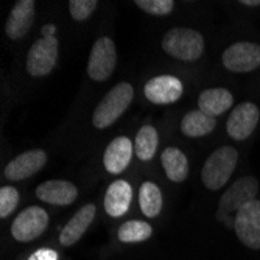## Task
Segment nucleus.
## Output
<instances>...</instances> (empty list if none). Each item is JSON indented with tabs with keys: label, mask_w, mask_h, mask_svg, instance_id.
I'll return each mask as SVG.
<instances>
[{
	"label": "nucleus",
	"mask_w": 260,
	"mask_h": 260,
	"mask_svg": "<svg viewBox=\"0 0 260 260\" xmlns=\"http://www.w3.org/2000/svg\"><path fill=\"white\" fill-rule=\"evenodd\" d=\"M234 105L232 93L224 87L206 89L198 97V109L210 117H218Z\"/></svg>",
	"instance_id": "obj_18"
},
{
	"label": "nucleus",
	"mask_w": 260,
	"mask_h": 260,
	"mask_svg": "<svg viewBox=\"0 0 260 260\" xmlns=\"http://www.w3.org/2000/svg\"><path fill=\"white\" fill-rule=\"evenodd\" d=\"M223 66L237 74L252 72L260 67V45L254 42H237L229 45L223 53Z\"/></svg>",
	"instance_id": "obj_9"
},
{
	"label": "nucleus",
	"mask_w": 260,
	"mask_h": 260,
	"mask_svg": "<svg viewBox=\"0 0 260 260\" xmlns=\"http://www.w3.org/2000/svg\"><path fill=\"white\" fill-rule=\"evenodd\" d=\"M139 204H140L142 212H144L148 218L157 217L162 210L160 188L151 181L144 182L140 185V190H139Z\"/></svg>",
	"instance_id": "obj_21"
},
{
	"label": "nucleus",
	"mask_w": 260,
	"mask_h": 260,
	"mask_svg": "<svg viewBox=\"0 0 260 260\" xmlns=\"http://www.w3.org/2000/svg\"><path fill=\"white\" fill-rule=\"evenodd\" d=\"M133 151H134L133 142L128 137L125 136L115 137L105 150L103 154L105 169L112 175H120L129 165Z\"/></svg>",
	"instance_id": "obj_15"
},
{
	"label": "nucleus",
	"mask_w": 260,
	"mask_h": 260,
	"mask_svg": "<svg viewBox=\"0 0 260 260\" xmlns=\"http://www.w3.org/2000/svg\"><path fill=\"white\" fill-rule=\"evenodd\" d=\"M41 33H42V38H55V35H56V27L53 25V23H49V25H44V27H42Z\"/></svg>",
	"instance_id": "obj_28"
},
{
	"label": "nucleus",
	"mask_w": 260,
	"mask_h": 260,
	"mask_svg": "<svg viewBox=\"0 0 260 260\" xmlns=\"http://www.w3.org/2000/svg\"><path fill=\"white\" fill-rule=\"evenodd\" d=\"M240 4L242 5H246V7H258L260 5V0H242Z\"/></svg>",
	"instance_id": "obj_29"
},
{
	"label": "nucleus",
	"mask_w": 260,
	"mask_h": 260,
	"mask_svg": "<svg viewBox=\"0 0 260 260\" xmlns=\"http://www.w3.org/2000/svg\"><path fill=\"white\" fill-rule=\"evenodd\" d=\"M97 214L95 204H86L81 209H78L77 214L69 220V223L62 228L59 242L62 246H72L75 245L87 231V228L92 224L93 218Z\"/></svg>",
	"instance_id": "obj_16"
},
{
	"label": "nucleus",
	"mask_w": 260,
	"mask_h": 260,
	"mask_svg": "<svg viewBox=\"0 0 260 260\" xmlns=\"http://www.w3.org/2000/svg\"><path fill=\"white\" fill-rule=\"evenodd\" d=\"M162 49L181 61H197L204 52V38L192 28H172L162 38Z\"/></svg>",
	"instance_id": "obj_4"
},
{
	"label": "nucleus",
	"mask_w": 260,
	"mask_h": 260,
	"mask_svg": "<svg viewBox=\"0 0 260 260\" xmlns=\"http://www.w3.org/2000/svg\"><path fill=\"white\" fill-rule=\"evenodd\" d=\"M59 44L56 38H41L28 50L27 70L31 77L49 75L58 61Z\"/></svg>",
	"instance_id": "obj_7"
},
{
	"label": "nucleus",
	"mask_w": 260,
	"mask_h": 260,
	"mask_svg": "<svg viewBox=\"0 0 260 260\" xmlns=\"http://www.w3.org/2000/svg\"><path fill=\"white\" fill-rule=\"evenodd\" d=\"M131 198H133V188L129 185V182L119 179L114 181L106 190L105 195V210L109 217L119 218L122 215H125L129 204H131Z\"/></svg>",
	"instance_id": "obj_17"
},
{
	"label": "nucleus",
	"mask_w": 260,
	"mask_h": 260,
	"mask_svg": "<svg viewBox=\"0 0 260 260\" xmlns=\"http://www.w3.org/2000/svg\"><path fill=\"white\" fill-rule=\"evenodd\" d=\"M239 160V153L234 147L224 145L212 153L201 170L203 184L209 190H220V188L231 179L235 165Z\"/></svg>",
	"instance_id": "obj_3"
},
{
	"label": "nucleus",
	"mask_w": 260,
	"mask_h": 260,
	"mask_svg": "<svg viewBox=\"0 0 260 260\" xmlns=\"http://www.w3.org/2000/svg\"><path fill=\"white\" fill-rule=\"evenodd\" d=\"M36 197L47 204L69 206L77 200L78 188L69 181H61V179L45 181L38 185Z\"/></svg>",
	"instance_id": "obj_14"
},
{
	"label": "nucleus",
	"mask_w": 260,
	"mask_h": 260,
	"mask_svg": "<svg viewBox=\"0 0 260 260\" xmlns=\"http://www.w3.org/2000/svg\"><path fill=\"white\" fill-rule=\"evenodd\" d=\"M28 260H58V254L53 249H39Z\"/></svg>",
	"instance_id": "obj_27"
},
{
	"label": "nucleus",
	"mask_w": 260,
	"mask_h": 260,
	"mask_svg": "<svg viewBox=\"0 0 260 260\" xmlns=\"http://www.w3.org/2000/svg\"><path fill=\"white\" fill-rule=\"evenodd\" d=\"M234 231L239 240L251 248L260 249V201L254 200L245 204L235 215Z\"/></svg>",
	"instance_id": "obj_8"
},
{
	"label": "nucleus",
	"mask_w": 260,
	"mask_h": 260,
	"mask_svg": "<svg viewBox=\"0 0 260 260\" xmlns=\"http://www.w3.org/2000/svg\"><path fill=\"white\" fill-rule=\"evenodd\" d=\"M35 5L36 4L33 0H19V2H16L5 25V33L10 39L13 41L22 39L30 31L35 22V11H36Z\"/></svg>",
	"instance_id": "obj_13"
},
{
	"label": "nucleus",
	"mask_w": 260,
	"mask_h": 260,
	"mask_svg": "<svg viewBox=\"0 0 260 260\" xmlns=\"http://www.w3.org/2000/svg\"><path fill=\"white\" fill-rule=\"evenodd\" d=\"M151 234H153V228L147 221L129 220L119 228L117 237L123 243H140L148 240L151 237Z\"/></svg>",
	"instance_id": "obj_23"
},
{
	"label": "nucleus",
	"mask_w": 260,
	"mask_h": 260,
	"mask_svg": "<svg viewBox=\"0 0 260 260\" xmlns=\"http://www.w3.org/2000/svg\"><path fill=\"white\" fill-rule=\"evenodd\" d=\"M215 125H217L215 117H210L203 111L197 109L184 115V119L181 122V131L187 137H203L214 131Z\"/></svg>",
	"instance_id": "obj_20"
},
{
	"label": "nucleus",
	"mask_w": 260,
	"mask_h": 260,
	"mask_svg": "<svg viewBox=\"0 0 260 260\" xmlns=\"http://www.w3.org/2000/svg\"><path fill=\"white\" fill-rule=\"evenodd\" d=\"M157 145H159L157 131L153 126L145 125L139 129V133L136 136L134 153L140 160H150L154 157V154L157 151Z\"/></svg>",
	"instance_id": "obj_22"
},
{
	"label": "nucleus",
	"mask_w": 260,
	"mask_h": 260,
	"mask_svg": "<svg viewBox=\"0 0 260 260\" xmlns=\"http://www.w3.org/2000/svg\"><path fill=\"white\" fill-rule=\"evenodd\" d=\"M140 10L153 16H165L175 8L173 0H136L134 2Z\"/></svg>",
	"instance_id": "obj_26"
},
{
	"label": "nucleus",
	"mask_w": 260,
	"mask_h": 260,
	"mask_svg": "<svg viewBox=\"0 0 260 260\" xmlns=\"http://www.w3.org/2000/svg\"><path fill=\"white\" fill-rule=\"evenodd\" d=\"M134 99V89L129 83H119L115 84L102 102L97 105L92 114V123L99 129H105L117 122L119 117L126 111Z\"/></svg>",
	"instance_id": "obj_2"
},
{
	"label": "nucleus",
	"mask_w": 260,
	"mask_h": 260,
	"mask_svg": "<svg viewBox=\"0 0 260 260\" xmlns=\"http://www.w3.org/2000/svg\"><path fill=\"white\" fill-rule=\"evenodd\" d=\"M162 167L167 178L173 182H182L188 176V160L187 156L176 147L165 148L160 154Z\"/></svg>",
	"instance_id": "obj_19"
},
{
	"label": "nucleus",
	"mask_w": 260,
	"mask_h": 260,
	"mask_svg": "<svg viewBox=\"0 0 260 260\" xmlns=\"http://www.w3.org/2000/svg\"><path fill=\"white\" fill-rule=\"evenodd\" d=\"M260 119V112L257 105L251 102H245L239 106H235L231 115L228 117L226 129L228 134L234 140H246L255 129Z\"/></svg>",
	"instance_id": "obj_10"
},
{
	"label": "nucleus",
	"mask_w": 260,
	"mask_h": 260,
	"mask_svg": "<svg viewBox=\"0 0 260 260\" xmlns=\"http://www.w3.org/2000/svg\"><path fill=\"white\" fill-rule=\"evenodd\" d=\"M117 64V50L115 44L111 38H99L92 45L89 62H87V74L92 80L105 81L108 80Z\"/></svg>",
	"instance_id": "obj_5"
},
{
	"label": "nucleus",
	"mask_w": 260,
	"mask_h": 260,
	"mask_svg": "<svg viewBox=\"0 0 260 260\" xmlns=\"http://www.w3.org/2000/svg\"><path fill=\"white\" fill-rule=\"evenodd\" d=\"M144 92L147 100L154 105H172L181 99L184 86L176 77L160 75L147 81Z\"/></svg>",
	"instance_id": "obj_11"
},
{
	"label": "nucleus",
	"mask_w": 260,
	"mask_h": 260,
	"mask_svg": "<svg viewBox=\"0 0 260 260\" xmlns=\"http://www.w3.org/2000/svg\"><path fill=\"white\" fill-rule=\"evenodd\" d=\"M258 192V181L252 176H245L235 181L228 190L221 195L217 218L228 228H234V220L237 212L248 203L255 200Z\"/></svg>",
	"instance_id": "obj_1"
},
{
	"label": "nucleus",
	"mask_w": 260,
	"mask_h": 260,
	"mask_svg": "<svg viewBox=\"0 0 260 260\" xmlns=\"http://www.w3.org/2000/svg\"><path fill=\"white\" fill-rule=\"evenodd\" d=\"M47 162V153L44 150H30L19 156L5 167V178L11 181H22L38 173Z\"/></svg>",
	"instance_id": "obj_12"
},
{
	"label": "nucleus",
	"mask_w": 260,
	"mask_h": 260,
	"mask_svg": "<svg viewBox=\"0 0 260 260\" xmlns=\"http://www.w3.org/2000/svg\"><path fill=\"white\" fill-rule=\"evenodd\" d=\"M19 204V192L17 188L7 185L0 188V218H7Z\"/></svg>",
	"instance_id": "obj_24"
},
{
	"label": "nucleus",
	"mask_w": 260,
	"mask_h": 260,
	"mask_svg": "<svg viewBox=\"0 0 260 260\" xmlns=\"http://www.w3.org/2000/svg\"><path fill=\"white\" fill-rule=\"evenodd\" d=\"M97 0H70L69 11L72 14V19L77 22H83L90 17V14L97 10Z\"/></svg>",
	"instance_id": "obj_25"
},
{
	"label": "nucleus",
	"mask_w": 260,
	"mask_h": 260,
	"mask_svg": "<svg viewBox=\"0 0 260 260\" xmlns=\"http://www.w3.org/2000/svg\"><path fill=\"white\" fill-rule=\"evenodd\" d=\"M47 226H49V214L39 206H30L14 218L11 234L17 242L27 243L42 235Z\"/></svg>",
	"instance_id": "obj_6"
}]
</instances>
